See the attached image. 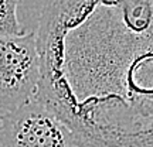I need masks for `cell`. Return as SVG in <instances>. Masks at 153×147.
<instances>
[{"label": "cell", "instance_id": "cell-1", "mask_svg": "<svg viewBox=\"0 0 153 147\" xmlns=\"http://www.w3.org/2000/svg\"><path fill=\"white\" fill-rule=\"evenodd\" d=\"M34 98L82 147H153V0H44Z\"/></svg>", "mask_w": 153, "mask_h": 147}, {"label": "cell", "instance_id": "cell-2", "mask_svg": "<svg viewBox=\"0 0 153 147\" xmlns=\"http://www.w3.org/2000/svg\"><path fill=\"white\" fill-rule=\"evenodd\" d=\"M40 57L36 33L0 37V113L19 109L36 96Z\"/></svg>", "mask_w": 153, "mask_h": 147}, {"label": "cell", "instance_id": "cell-3", "mask_svg": "<svg viewBox=\"0 0 153 147\" xmlns=\"http://www.w3.org/2000/svg\"><path fill=\"white\" fill-rule=\"evenodd\" d=\"M0 147H82L74 131L51 109L33 98L0 113Z\"/></svg>", "mask_w": 153, "mask_h": 147}, {"label": "cell", "instance_id": "cell-4", "mask_svg": "<svg viewBox=\"0 0 153 147\" xmlns=\"http://www.w3.org/2000/svg\"><path fill=\"white\" fill-rule=\"evenodd\" d=\"M19 1L20 0H0V37L27 33L17 16Z\"/></svg>", "mask_w": 153, "mask_h": 147}]
</instances>
